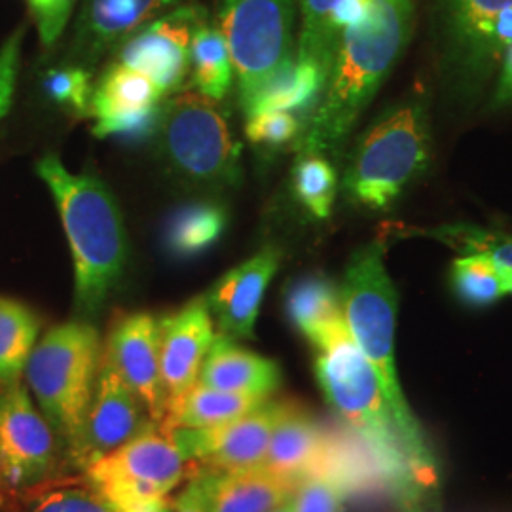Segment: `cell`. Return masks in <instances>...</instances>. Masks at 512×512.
Returning a JSON list of instances; mask_svg holds the SVG:
<instances>
[{"mask_svg": "<svg viewBox=\"0 0 512 512\" xmlns=\"http://www.w3.org/2000/svg\"><path fill=\"white\" fill-rule=\"evenodd\" d=\"M414 0H372L365 18L342 31L321 101L298 141V154L340 147L404 52Z\"/></svg>", "mask_w": 512, "mask_h": 512, "instance_id": "6da1fadb", "label": "cell"}, {"mask_svg": "<svg viewBox=\"0 0 512 512\" xmlns=\"http://www.w3.org/2000/svg\"><path fill=\"white\" fill-rule=\"evenodd\" d=\"M173 501H175L177 512H205L203 511L202 495H200L198 484H196L194 478L188 482V486Z\"/></svg>", "mask_w": 512, "mask_h": 512, "instance_id": "b9f144b4", "label": "cell"}, {"mask_svg": "<svg viewBox=\"0 0 512 512\" xmlns=\"http://www.w3.org/2000/svg\"><path fill=\"white\" fill-rule=\"evenodd\" d=\"M165 95L147 74L110 63L93 86L90 116L97 137L139 141L156 131Z\"/></svg>", "mask_w": 512, "mask_h": 512, "instance_id": "9a60e30c", "label": "cell"}, {"mask_svg": "<svg viewBox=\"0 0 512 512\" xmlns=\"http://www.w3.org/2000/svg\"><path fill=\"white\" fill-rule=\"evenodd\" d=\"M274 512H294V494L291 497H287Z\"/></svg>", "mask_w": 512, "mask_h": 512, "instance_id": "ee69618b", "label": "cell"}, {"mask_svg": "<svg viewBox=\"0 0 512 512\" xmlns=\"http://www.w3.org/2000/svg\"><path fill=\"white\" fill-rule=\"evenodd\" d=\"M300 8V38L296 46V59L319 65L329 76L338 38L330 29V16L340 0H296Z\"/></svg>", "mask_w": 512, "mask_h": 512, "instance_id": "f546056e", "label": "cell"}, {"mask_svg": "<svg viewBox=\"0 0 512 512\" xmlns=\"http://www.w3.org/2000/svg\"><path fill=\"white\" fill-rule=\"evenodd\" d=\"M228 224L226 209L213 202H190L173 209L165 219L162 241L175 258H194L209 251Z\"/></svg>", "mask_w": 512, "mask_h": 512, "instance_id": "d4e9b609", "label": "cell"}, {"mask_svg": "<svg viewBox=\"0 0 512 512\" xmlns=\"http://www.w3.org/2000/svg\"><path fill=\"white\" fill-rule=\"evenodd\" d=\"M207 21L205 10L184 4L150 21L116 48V61L147 74L165 97L183 92L190 74V44Z\"/></svg>", "mask_w": 512, "mask_h": 512, "instance_id": "4fadbf2b", "label": "cell"}, {"mask_svg": "<svg viewBox=\"0 0 512 512\" xmlns=\"http://www.w3.org/2000/svg\"><path fill=\"white\" fill-rule=\"evenodd\" d=\"M384 255L382 241H372L351 255L340 285V302L349 334L374 366L391 416L423 476L431 471V456L399 382L395 355L399 294L385 270Z\"/></svg>", "mask_w": 512, "mask_h": 512, "instance_id": "3957f363", "label": "cell"}, {"mask_svg": "<svg viewBox=\"0 0 512 512\" xmlns=\"http://www.w3.org/2000/svg\"><path fill=\"white\" fill-rule=\"evenodd\" d=\"M452 289L465 306L488 308L512 293V270L484 255H463L452 266Z\"/></svg>", "mask_w": 512, "mask_h": 512, "instance_id": "f1b7e54d", "label": "cell"}, {"mask_svg": "<svg viewBox=\"0 0 512 512\" xmlns=\"http://www.w3.org/2000/svg\"><path fill=\"white\" fill-rule=\"evenodd\" d=\"M281 255L266 247L220 277L203 296L215 327L236 340L255 336L256 319L268 285L279 270Z\"/></svg>", "mask_w": 512, "mask_h": 512, "instance_id": "ac0fdd59", "label": "cell"}, {"mask_svg": "<svg viewBox=\"0 0 512 512\" xmlns=\"http://www.w3.org/2000/svg\"><path fill=\"white\" fill-rule=\"evenodd\" d=\"M162 156L181 177L198 184H236L241 177L239 145L226 110L196 90L162 103L156 124Z\"/></svg>", "mask_w": 512, "mask_h": 512, "instance_id": "52a82bcc", "label": "cell"}, {"mask_svg": "<svg viewBox=\"0 0 512 512\" xmlns=\"http://www.w3.org/2000/svg\"><path fill=\"white\" fill-rule=\"evenodd\" d=\"M315 378L334 412L365 440L391 475L421 478L391 416L380 378L349 332L317 351Z\"/></svg>", "mask_w": 512, "mask_h": 512, "instance_id": "8992f818", "label": "cell"}, {"mask_svg": "<svg viewBox=\"0 0 512 512\" xmlns=\"http://www.w3.org/2000/svg\"><path fill=\"white\" fill-rule=\"evenodd\" d=\"M285 311L296 329L317 351L348 334L340 287L319 274L294 279L285 293Z\"/></svg>", "mask_w": 512, "mask_h": 512, "instance_id": "603a6c76", "label": "cell"}, {"mask_svg": "<svg viewBox=\"0 0 512 512\" xmlns=\"http://www.w3.org/2000/svg\"><path fill=\"white\" fill-rule=\"evenodd\" d=\"M293 401L268 399L238 420L202 429H173L171 439L196 471H243L260 467L275 427Z\"/></svg>", "mask_w": 512, "mask_h": 512, "instance_id": "30bf717a", "label": "cell"}, {"mask_svg": "<svg viewBox=\"0 0 512 512\" xmlns=\"http://www.w3.org/2000/svg\"><path fill=\"white\" fill-rule=\"evenodd\" d=\"M37 173L54 196L73 251L74 308L80 319L92 321L126 274L129 243L124 217L101 179L74 175L57 154L40 158Z\"/></svg>", "mask_w": 512, "mask_h": 512, "instance_id": "7a4b0ae2", "label": "cell"}, {"mask_svg": "<svg viewBox=\"0 0 512 512\" xmlns=\"http://www.w3.org/2000/svg\"><path fill=\"white\" fill-rule=\"evenodd\" d=\"M103 357L160 427L167 410L160 366V319L145 311L118 315L103 344Z\"/></svg>", "mask_w": 512, "mask_h": 512, "instance_id": "5bb4252c", "label": "cell"}, {"mask_svg": "<svg viewBox=\"0 0 512 512\" xmlns=\"http://www.w3.org/2000/svg\"><path fill=\"white\" fill-rule=\"evenodd\" d=\"M194 480L205 512H274L298 486L262 467L243 471H198Z\"/></svg>", "mask_w": 512, "mask_h": 512, "instance_id": "d6986e66", "label": "cell"}, {"mask_svg": "<svg viewBox=\"0 0 512 512\" xmlns=\"http://www.w3.org/2000/svg\"><path fill=\"white\" fill-rule=\"evenodd\" d=\"M37 21L40 42L50 48L63 35L73 12L74 0H29Z\"/></svg>", "mask_w": 512, "mask_h": 512, "instance_id": "8d00e7d4", "label": "cell"}, {"mask_svg": "<svg viewBox=\"0 0 512 512\" xmlns=\"http://www.w3.org/2000/svg\"><path fill=\"white\" fill-rule=\"evenodd\" d=\"M372 0H340L330 16V29L334 37L340 40V35L349 25H355L357 21L365 18L370 10Z\"/></svg>", "mask_w": 512, "mask_h": 512, "instance_id": "f35d334b", "label": "cell"}, {"mask_svg": "<svg viewBox=\"0 0 512 512\" xmlns=\"http://www.w3.org/2000/svg\"><path fill=\"white\" fill-rule=\"evenodd\" d=\"M215 334V323L203 296L160 319V366L167 406L198 384Z\"/></svg>", "mask_w": 512, "mask_h": 512, "instance_id": "e0dca14e", "label": "cell"}, {"mask_svg": "<svg viewBox=\"0 0 512 512\" xmlns=\"http://www.w3.org/2000/svg\"><path fill=\"white\" fill-rule=\"evenodd\" d=\"M101 359V334L92 321L80 317L48 330L29 357L23 378L65 448L86 418Z\"/></svg>", "mask_w": 512, "mask_h": 512, "instance_id": "5b68a950", "label": "cell"}, {"mask_svg": "<svg viewBox=\"0 0 512 512\" xmlns=\"http://www.w3.org/2000/svg\"><path fill=\"white\" fill-rule=\"evenodd\" d=\"M512 8V0H444L452 54L467 86L484 84L494 71L490 31L499 12Z\"/></svg>", "mask_w": 512, "mask_h": 512, "instance_id": "44dd1931", "label": "cell"}, {"mask_svg": "<svg viewBox=\"0 0 512 512\" xmlns=\"http://www.w3.org/2000/svg\"><path fill=\"white\" fill-rule=\"evenodd\" d=\"M294 194L311 217L327 220L338 190V177L321 154H300L293 171Z\"/></svg>", "mask_w": 512, "mask_h": 512, "instance_id": "1f68e13d", "label": "cell"}, {"mask_svg": "<svg viewBox=\"0 0 512 512\" xmlns=\"http://www.w3.org/2000/svg\"><path fill=\"white\" fill-rule=\"evenodd\" d=\"M220 31L226 38L241 109L293 61V0H222Z\"/></svg>", "mask_w": 512, "mask_h": 512, "instance_id": "ba28073f", "label": "cell"}, {"mask_svg": "<svg viewBox=\"0 0 512 512\" xmlns=\"http://www.w3.org/2000/svg\"><path fill=\"white\" fill-rule=\"evenodd\" d=\"M40 317L27 304L0 296V387L19 384L40 336Z\"/></svg>", "mask_w": 512, "mask_h": 512, "instance_id": "4316f807", "label": "cell"}, {"mask_svg": "<svg viewBox=\"0 0 512 512\" xmlns=\"http://www.w3.org/2000/svg\"><path fill=\"white\" fill-rule=\"evenodd\" d=\"M27 512H114L109 503L84 480H65L40 490Z\"/></svg>", "mask_w": 512, "mask_h": 512, "instance_id": "d6a6232c", "label": "cell"}, {"mask_svg": "<svg viewBox=\"0 0 512 512\" xmlns=\"http://www.w3.org/2000/svg\"><path fill=\"white\" fill-rule=\"evenodd\" d=\"M42 88L55 105L78 116H90L92 71L80 65L50 69L42 80Z\"/></svg>", "mask_w": 512, "mask_h": 512, "instance_id": "836d02e7", "label": "cell"}, {"mask_svg": "<svg viewBox=\"0 0 512 512\" xmlns=\"http://www.w3.org/2000/svg\"><path fill=\"white\" fill-rule=\"evenodd\" d=\"M431 135L425 103L403 101L366 129L349 156L344 192L351 202L385 211L429 165Z\"/></svg>", "mask_w": 512, "mask_h": 512, "instance_id": "277c9868", "label": "cell"}, {"mask_svg": "<svg viewBox=\"0 0 512 512\" xmlns=\"http://www.w3.org/2000/svg\"><path fill=\"white\" fill-rule=\"evenodd\" d=\"M158 427L145 404L103 357L92 403L73 442L65 448L76 469H86L150 429Z\"/></svg>", "mask_w": 512, "mask_h": 512, "instance_id": "7c38bea8", "label": "cell"}, {"mask_svg": "<svg viewBox=\"0 0 512 512\" xmlns=\"http://www.w3.org/2000/svg\"><path fill=\"white\" fill-rule=\"evenodd\" d=\"M302 131L293 112L268 110L247 116L245 135L256 147H283Z\"/></svg>", "mask_w": 512, "mask_h": 512, "instance_id": "d590c367", "label": "cell"}, {"mask_svg": "<svg viewBox=\"0 0 512 512\" xmlns=\"http://www.w3.org/2000/svg\"><path fill=\"white\" fill-rule=\"evenodd\" d=\"M325 84L327 73L319 65L294 57L258 90L243 112L245 116L268 110L304 112L321 97Z\"/></svg>", "mask_w": 512, "mask_h": 512, "instance_id": "484cf974", "label": "cell"}, {"mask_svg": "<svg viewBox=\"0 0 512 512\" xmlns=\"http://www.w3.org/2000/svg\"><path fill=\"white\" fill-rule=\"evenodd\" d=\"M23 37H25V29L19 27L18 31H14L0 46V122L8 114L14 101Z\"/></svg>", "mask_w": 512, "mask_h": 512, "instance_id": "74e56055", "label": "cell"}, {"mask_svg": "<svg viewBox=\"0 0 512 512\" xmlns=\"http://www.w3.org/2000/svg\"><path fill=\"white\" fill-rule=\"evenodd\" d=\"M55 437L27 385L0 387V484L37 488L55 469Z\"/></svg>", "mask_w": 512, "mask_h": 512, "instance_id": "8fae6325", "label": "cell"}, {"mask_svg": "<svg viewBox=\"0 0 512 512\" xmlns=\"http://www.w3.org/2000/svg\"><path fill=\"white\" fill-rule=\"evenodd\" d=\"M512 103V46L501 57V76L495 92V105Z\"/></svg>", "mask_w": 512, "mask_h": 512, "instance_id": "60d3db41", "label": "cell"}, {"mask_svg": "<svg viewBox=\"0 0 512 512\" xmlns=\"http://www.w3.org/2000/svg\"><path fill=\"white\" fill-rule=\"evenodd\" d=\"M329 439L321 425L300 404L289 406L277 423L262 469L300 484L306 476L327 471Z\"/></svg>", "mask_w": 512, "mask_h": 512, "instance_id": "ffe728a7", "label": "cell"}, {"mask_svg": "<svg viewBox=\"0 0 512 512\" xmlns=\"http://www.w3.org/2000/svg\"><path fill=\"white\" fill-rule=\"evenodd\" d=\"M512 46V8L497 14L490 31V55L494 65L501 61L505 50Z\"/></svg>", "mask_w": 512, "mask_h": 512, "instance_id": "ab89813d", "label": "cell"}, {"mask_svg": "<svg viewBox=\"0 0 512 512\" xmlns=\"http://www.w3.org/2000/svg\"><path fill=\"white\" fill-rule=\"evenodd\" d=\"M266 401V397L228 393L198 382L179 401L167 406L160 429L169 433L173 429L213 427L226 421L238 420Z\"/></svg>", "mask_w": 512, "mask_h": 512, "instance_id": "cb8c5ba5", "label": "cell"}, {"mask_svg": "<svg viewBox=\"0 0 512 512\" xmlns=\"http://www.w3.org/2000/svg\"><path fill=\"white\" fill-rule=\"evenodd\" d=\"M198 382L219 391L270 399L281 385V368L274 359L243 348L236 338L219 332L203 361Z\"/></svg>", "mask_w": 512, "mask_h": 512, "instance_id": "7402d4cb", "label": "cell"}, {"mask_svg": "<svg viewBox=\"0 0 512 512\" xmlns=\"http://www.w3.org/2000/svg\"><path fill=\"white\" fill-rule=\"evenodd\" d=\"M114 512H177V509H175V501L171 497H164V499L131 505V507Z\"/></svg>", "mask_w": 512, "mask_h": 512, "instance_id": "7bdbcfd3", "label": "cell"}, {"mask_svg": "<svg viewBox=\"0 0 512 512\" xmlns=\"http://www.w3.org/2000/svg\"><path fill=\"white\" fill-rule=\"evenodd\" d=\"M421 238L437 239L463 255H484L512 270V236L490 232L473 224H442L437 228H410Z\"/></svg>", "mask_w": 512, "mask_h": 512, "instance_id": "4dcf8cb0", "label": "cell"}, {"mask_svg": "<svg viewBox=\"0 0 512 512\" xmlns=\"http://www.w3.org/2000/svg\"><path fill=\"white\" fill-rule=\"evenodd\" d=\"M512 294V293H511Z\"/></svg>", "mask_w": 512, "mask_h": 512, "instance_id": "f6af8a7d", "label": "cell"}, {"mask_svg": "<svg viewBox=\"0 0 512 512\" xmlns=\"http://www.w3.org/2000/svg\"><path fill=\"white\" fill-rule=\"evenodd\" d=\"M346 486L342 478L323 471L300 480L294 492V512H344Z\"/></svg>", "mask_w": 512, "mask_h": 512, "instance_id": "e575fe53", "label": "cell"}, {"mask_svg": "<svg viewBox=\"0 0 512 512\" xmlns=\"http://www.w3.org/2000/svg\"><path fill=\"white\" fill-rule=\"evenodd\" d=\"M188 461L169 433L154 427L84 469V480L114 511L164 499L188 475Z\"/></svg>", "mask_w": 512, "mask_h": 512, "instance_id": "9c48e42d", "label": "cell"}, {"mask_svg": "<svg viewBox=\"0 0 512 512\" xmlns=\"http://www.w3.org/2000/svg\"><path fill=\"white\" fill-rule=\"evenodd\" d=\"M234 84V69L226 38L207 21L198 27L190 44V86L215 101H222Z\"/></svg>", "mask_w": 512, "mask_h": 512, "instance_id": "83f0119b", "label": "cell"}, {"mask_svg": "<svg viewBox=\"0 0 512 512\" xmlns=\"http://www.w3.org/2000/svg\"><path fill=\"white\" fill-rule=\"evenodd\" d=\"M179 0H84L74 27L71 61L88 71Z\"/></svg>", "mask_w": 512, "mask_h": 512, "instance_id": "2e32d148", "label": "cell"}]
</instances>
